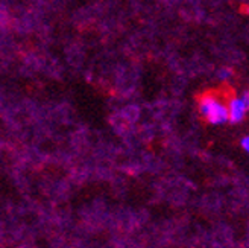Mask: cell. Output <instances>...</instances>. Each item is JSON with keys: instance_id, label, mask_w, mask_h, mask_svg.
I'll list each match as a JSON object with an SVG mask.
<instances>
[{"instance_id": "1", "label": "cell", "mask_w": 249, "mask_h": 248, "mask_svg": "<svg viewBox=\"0 0 249 248\" xmlns=\"http://www.w3.org/2000/svg\"><path fill=\"white\" fill-rule=\"evenodd\" d=\"M199 113L210 123H213V125H220V123H225L227 120H230L228 105L220 102L213 95H207L201 99V102H199Z\"/></svg>"}, {"instance_id": "2", "label": "cell", "mask_w": 249, "mask_h": 248, "mask_svg": "<svg viewBox=\"0 0 249 248\" xmlns=\"http://www.w3.org/2000/svg\"><path fill=\"white\" fill-rule=\"evenodd\" d=\"M246 111H248V108H246V105L242 101L240 96L234 97V99H231V101H230V104H228V117H230L231 122H240V120H243Z\"/></svg>"}, {"instance_id": "3", "label": "cell", "mask_w": 249, "mask_h": 248, "mask_svg": "<svg viewBox=\"0 0 249 248\" xmlns=\"http://www.w3.org/2000/svg\"><path fill=\"white\" fill-rule=\"evenodd\" d=\"M242 148L249 154V135H246V137L242 139Z\"/></svg>"}, {"instance_id": "4", "label": "cell", "mask_w": 249, "mask_h": 248, "mask_svg": "<svg viewBox=\"0 0 249 248\" xmlns=\"http://www.w3.org/2000/svg\"><path fill=\"white\" fill-rule=\"evenodd\" d=\"M240 97H242V101L245 102V105H246V108L249 111V92H245Z\"/></svg>"}, {"instance_id": "5", "label": "cell", "mask_w": 249, "mask_h": 248, "mask_svg": "<svg viewBox=\"0 0 249 248\" xmlns=\"http://www.w3.org/2000/svg\"><path fill=\"white\" fill-rule=\"evenodd\" d=\"M220 73H222V75H220V78H222V79H225V78H228V76H230V75H228V72H225V70H222Z\"/></svg>"}]
</instances>
